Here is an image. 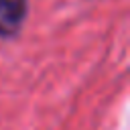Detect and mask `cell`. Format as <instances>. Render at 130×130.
I'll return each instance as SVG.
<instances>
[{
  "instance_id": "obj_1",
  "label": "cell",
  "mask_w": 130,
  "mask_h": 130,
  "mask_svg": "<svg viewBox=\"0 0 130 130\" xmlns=\"http://www.w3.org/2000/svg\"><path fill=\"white\" fill-rule=\"evenodd\" d=\"M26 0H0V37L12 39L26 18Z\"/></svg>"
}]
</instances>
